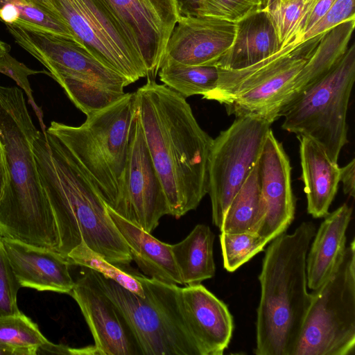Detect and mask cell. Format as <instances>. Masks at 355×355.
I'll return each mask as SVG.
<instances>
[{
  "mask_svg": "<svg viewBox=\"0 0 355 355\" xmlns=\"http://www.w3.org/2000/svg\"><path fill=\"white\" fill-rule=\"evenodd\" d=\"M355 80V44L349 46L324 76L291 99L282 109V128L316 141L338 163L348 142L347 113Z\"/></svg>",
  "mask_w": 355,
  "mask_h": 355,
  "instance_id": "7",
  "label": "cell"
},
{
  "mask_svg": "<svg viewBox=\"0 0 355 355\" xmlns=\"http://www.w3.org/2000/svg\"><path fill=\"white\" fill-rule=\"evenodd\" d=\"M281 49L268 11L259 10L236 22L233 42L215 66L230 70L243 69L270 57Z\"/></svg>",
  "mask_w": 355,
  "mask_h": 355,
  "instance_id": "20",
  "label": "cell"
},
{
  "mask_svg": "<svg viewBox=\"0 0 355 355\" xmlns=\"http://www.w3.org/2000/svg\"><path fill=\"white\" fill-rule=\"evenodd\" d=\"M219 237L224 268L230 272L261 252L268 243L256 233L220 232Z\"/></svg>",
  "mask_w": 355,
  "mask_h": 355,
  "instance_id": "32",
  "label": "cell"
},
{
  "mask_svg": "<svg viewBox=\"0 0 355 355\" xmlns=\"http://www.w3.org/2000/svg\"><path fill=\"white\" fill-rule=\"evenodd\" d=\"M307 7L306 0L280 1L266 10L274 24L282 48L295 36L307 12Z\"/></svg>",
  "mask_w": 355,
  "mask_h": 355,
  "instance_id": "33",
  "label": "cell"
},
{
  "mask_svg": "<svg viewBox=\"0 0 355 355\" xmlns=\"http://www.w3.org/2000/svg\"><path fill=\"white\" fill-rule=\"evenodd\" d=\"M352 208L344 203L329 213L316 231L306 256L307 286L318 288L334 269L346 247Z\"/></svg>",
  "mask_w": 355,
  "mask_h": 355,
  "instance_id": "23",
  "label": "cell"
},
{
  "mask_svg": "<svg viewBox=\"0 0 355 355\" xmlns=\"http://www.w3.org/2000/svg\"><path fill=\"white\" fill-rule=\"evenodd\" d=\"M145 142L162 183L170 214L197 208L207 194V166L213 143L186 98L155 79L135 92Z\"/></svg>",
  "mask_w": 355,
  "mask_h": 355,
  "instance_id": "1",
  "label": "cell"
},
{
  "mask_svg": "<svg viewBox=\"0 0 355 355\" xmlns=\"http://www.w3.org/2000/svg\"><path fill=\"white\" fill-rule=\"evenodd\" d=\"M293 355H353L355 350V241L311 293Z\"/></svg>",
  "mask_w": 355,
  "mask_h": 355,
  "instance_id": "8",
  "label": "cell"
},
{
  "mask_svg": "<svg viewBox=\"0 0 355 355\" xmlns=\"http://www.w3.org/2000/svg\"><path fill=\"white\" fill-rule=\"evenodd\" d=\"M318 0H306V3H307V5H308V7H307V12L305 15V16L307 15V13L310 11V10L311 9V8L313 6V5L315 4V3ZM304 16V17H305ZM303 18V19H304ZM303 20V19H302Z\"/></svg>",
  "mask_w": 355,
  "mask_h": 355,
  "instance_id": "46",
  "label": "cell"
},
{
  "mask_svg": "<svg viewBox=\"0 0 355 355\" xmlns=\"http://www.w3.org/2000/svg\"><path fill=\"white\" fill-rule=\"evenodd\" d=\"M288 0H282V2L288 1Z\"/></svg>",
  "mask_w": 355,
  "mask_h": 355,
  "instance_id": "47",
  "label": "cell"
},
{
  "mask_svg": "<svg viewBox=\"0 0 355 355\" xmlns=\"http://www.w3.org/2000/svg\"><path fill=\"white\" fill-rule=\"evenodd\" d=\"M355 18V0H335L324 15L302 36L301 42L324 34L338 24Z\"/></svg>",
  "mask_w": 355,
  "mask_h": 355,
  "instance_id": "37",
  "label": "cell"
},
{
  "mask_svg": "<svg viewBox=\"0 0 355 355\" xmlns=\"http://www.w3.org/2000/svg\"><path fill=\"white\" fill-rule=\"evenodd\" d=\"M69 295L88 324L98 355H142L121 311L85 271Z\"/></svg>",
  "mask_w": 355,
  "mask_h": 355,
  "instance_id": "15",
  "label": "cell"
},
{
  "mask_svg": "<svg viewBox=\"0 0 355 355\" xmlns=\"http://www.w3.org/2000/svg\"><path fill=\"white\" fill-rule=\"evenodd\" d=\"M266 214L260 187L259 159L231 201L220 227V232L257 234Z\"/></svg>",
  "mask_w": 355,
  "mask_h": 355,
  "instance_id": "26",
  "label": "cell"
},
{
  "mask_svg": "<svg viewBox=\"0 0 355 355\" xmlns=\"http://www.w3.org/2000/svg\"><path fill=\"white\" fill-rule=\"evenodd\" d=\"M235 33V22L206 16L180 17L162 62L215 66L230 48Z\"/></svg>",
  "mask_w": 355,
  "mask_h": 355,
  "instance_id": "17",
  "label": "cell"
},
{
  "mask_svg": "<svg viewBox=\"0 0 355 355\" xmlns=\"http://www.w3.org/2000/svg\"><path fill=\"white\" fill-rule=\"evenodd\" d=\"M322 35L288 44L270 57L236 70L218 68L216 87L202 96L223 105L236 118L253 116L272 123L288 102L294 81Z\"/></svg>",
  "mask_w": 355,
  "mask_h": 355,
  "instance_id": "6",
  "label": "cell"
},
{
  "mask_svg": "<svg viewBox=\"0 0 355 355\" xmlns=\"http://www.w3.org/2000/svg\"><path fill=\"white\" fill-rule=\"evenodd\" d=\"M271 124L258 117H238L213 139L207 193L212 222L219 229L231 201L259 159Z\"/></svg>",
  "mask_w": 355,
  "mask_h": 355,
  "instance_id": "10",
  "label": "cell"
},
{
  "mask_svg": "<svg viewBox=\"0 0 355 355\" xmlns=\"http://www.w3.org/2000/svg\"><path fill=\"white\" fill-rule=\"evenodd\" d=\"M315 232L312 222H302L293 233L272 240L266 250L259 275L257 355L293 354L312 299L306 256Z\"/></svg>",
  "mask_w": 355,
  "mask_h": 355,
  "instance_id": "4",
  "label": "cell"
},
{
  "mask_svg": "<svg viewBox=\"0 0 355 355\" xmlns=\"http://www.w3.org/2000/svg\"><path fill=\"white\" fill-rule=\"evenodd\" d=\"M54 80L86 116L109 106L125 94L75 78L59 77Z\"/></svg>",
  "mask_w": 355,
  "mask_h": 355,
  "instance_id": "31",
  "label": "cell"
},
{
  "mask_svg": "<svg viewBox=\"0 0 355 355\" xmlns=\"http://www.w3.org/2000/svg\"><path fill=\"white\" fill-rule=\"evenodd\" d=\"M180 17L197 16L203 0H175Z\"/></svg>",
  "mask_w": 355,
  "mask_h": 355,
  "instance_id": "40",
  "label": "cell"
},
{
  "mask_svg": "<svg viewBox=\"0 0 355 355\" xmlns=\"http://www.w3.org/2000/svg\"><path fill=\"white\" fill-rule=\"evenodd\" d=\"M0 355H27L24 350L15 349L0 343Z\"/></svg>",
  "mask_w": 355,
  "mask_h": 355,
  "instance_id": "43",
  "label": "cell"
},
{
  "mask_svg": "<svg viewBox=\"0 0 355 355\" xmlns=\"http://www.w3.org/2000/svg\"><path fill=\"white\" fill-rule=\"evenodd\" d=\"M354 26L355 18L348 19L322 35L296 77L288 102L324 76L336 64L349 47Z\"/></svg>",
  "mask_w": 355,
  "mask_h": 355,
  "instance_id": "25",
  "label": "cell"
},
{
  "mask_svg": "<svg viewBox=\"0 0 355 355\" xmlns=\"http://www.w3.org/2000/svg\"><path fill=\"white\" fill-rule=\"evenodd\" d=\"M262 10V0H203L197 16L237 22L249 14Z\"/></svg>",
  "mask_w": 355,
  "mask_h": 355,
  "instance_id": "34",
  "label": "cell"
},
{
  "mask_svg": "<svg viewBox=\"0 0 355 355\" xmlns=\"http://www.w3.org/2000/svg\"><path fill=\"white\" fill-rule=\"evenodd\" d=\"M48 342L38 326L22 312L0 317V343L37 355V349Z\"/></svg>",
  "mask_w": 355,
  "mask_h": 355,
  "instance_id": "30",
  "label": "cell"
},
{
  "mask_svg": "<svg viewBox=\"0 0 355 355\" xmlns=\"http://www.w3.org/2000/svg\"><path fill=\"white\" fill-rule=\"evenodd\" d=\"M0 20L5 24L46 31L76 42L67 26L35 0H0Z\"/></svg>",
  "mask_w": 355,
  "mask_h": 355,
  "instance_id": "27",
  "label": "cell"
},
{
  "mask_svg": "<svg viewBox=\"0 0 355 355\" xmlns=\"http://www.w3.org/2000/svg\"><path fill=\"white\" fill-rule=\"evenodd\" d=\"M49 354L76 355V348H71L64 345H55L49 341L40 347L37 351V355Z\"/></svg>",
  "mask_w": 355,
  "mask_h": 355,
  "instance_id": "41",
  "label": "cell"
},
{
  "mask_svg": "<svg viewBox=\"0 0 355 355\" xmlns=\"http://www.w3.org/2000/svg\"><path fill=\"white\" fill-rule=\"evenodd\" d=\"M32 150L55 221L58 252L67 261L69 254L84 241L115 266H129L132 261L130 250L107 204L66 146L55 135L37 130Z\"/></svg>",
  "mask_w": 355,
  "mask_h": 355,
  "instance_id": "2",
  "label": "cell"
},
{
  "mask_svg": "<svg viewBox=\"0 0 355 355\" xmlns=\"http://www.w3.org/2000/svg\"><path fill=\"white\" fill-rule=\"evenodd\" d=\"M0 73L14 80L17 85L25 92L28 103L31 105L40 121L42 132L46 131L45 125L43 121V113L41 108L37 105L33 98V91L28 81V76L37 73H46L49 76V72L45 70L37 71L31 69L24 63L17 60L8 52L0 57Z\"/></svg>",
  "mask_w": 355,
  "mask_h": 355,
  "instance_id": "36",
  "label": "cell"
},
{
  "mask_svg": "<svg viewBox=\"0 0 355 355\" xmlns=\"http://www.w3.org/2000/svg\"><path fill=\"white\" fill-rule=\"evenodd\" d=\"M20 288L0 236V317L21 312L17 305Z\"/></svg>",
  "mask_w": 355,
  "mask_h": 355,
  "instance_id": "35",
  "label": "cell"
},
{
  "mask_svg": "<svg viewBox=\"0 0 355 355\" xmlns=\"http://www.w3.org/2000/svg\"><path fill=\"white\" fill-rule=\"evenodd\" d=\"M135 114V92L125 93L116 102L87 116L79 126L52 121L46 130L66 146L104 202L113 209Z\"/></svg>",
  "mask_w": 355,
  "mask_h": 355,
  "instance_id": "5",
  "label": "cell"
},
{
  "mask_svg": "<svg viewBox=\"0 0 355 355\" xmlns=\"http://www.w3.org/2000/svg\"><path fill=\"white\" fill-rule=\"evenodd\" d=\"M340 181L343 185V191L346 195L355 196V159H352L344 167H340Z\"/></svg>",
  "mask_w": 355,
  "mask_h": 355,
  "instance_id": "39",
  "label": "cell"
},
{
  "mask_svg": "<svg viewBox=\"0 0 355 355\" xmlns=\"http://www.w3.org/2000/svg\"><path fill=\"white\" fill-rule=\"evenodd\" d=\"M282 0H262V10H267L273 4Z\"/></svg>",
  "mask_w": 355,
  "mask_h": 355,
  "instance_id": "45",
  "label": "cell"
},
{
  "mask_svg": "<svg viewBox=\"0 0 355 355\" xmlns=\"http://www.w3.org/2000/svg\"><path fill=\"white\" fill-rule=\"evenodd\" d=\"M297 137L307 211L313 218H324L329 213L338 191L340 167L316 141L304 136Z\"/></svg>",
  "mask_w": 355,
  "mask_h": 355,
  "instance_id": "21",
  "label": "cell"
},
{
  "mask_svg": "<svg viewBox=\"0 0 355 355\" xmlns=\"http://www.w3.org/2000/svg\"><path fill=\"white\" fill-rule=\"evenodd\" d=\"M178 302L198 355H221L231 340L234 322L227 305L201 284L177 286Z\"/></svg>",
  "mask_w": 355,
  "mask_h": 355,
  "instance_id": "18",
  "label": "cell"
},
{
  "mask_svg": "<svg viewBox=\"0 0 355 355\" xmlns=\"http://www.w3.org/2000/svg\"><path fill=\"white\" fill-rule=\"evenodd\" d=\"M291 165L272 130L268 132L259 157V180L266 214L257 234L270 243L286 232L295 218Z\"/></svg>",
  "mask_w": 355,
  "mask_h": 355,
  "instance_id": "16",
  "label": "cell"
},
{
  "mask_svg": "<svg viewBox=\"0 0 355 355\" xmlns=\"http://www.w3.org/2000/svg\"><path fill=\"white\" fill-rule=\"evenodd\" d=\"M155 79L180 18L175 0H103Z\"/></svg>",
  "mask_w": 355,
  "mask_h": 355,
  "instance_id": "13",
  "label": "cell"
},
{
  "mask_svg": "<svg viewBox=\"0 0 355 355\" xmlns=\"http://www.w3.org/2000/svg\"><path fill=\"white\" fill-rule=\"evenodd\" d=\"M10 46L0 40V57L6 53L10 52Z\"/></svg>",
  "mask_w": 355,
  "mask_h": 355,
  "instance_id": "44",
  "label": "cell"
},
{
  "mask_svg": "<svg viewBox=\"0 0 355 355\" xmlns=\"http://www.w3.org/2000/svg\"><path fill=\"white\" fill-rule=\"evenodd\" d=\"M164 85L184 98L205 95L216 85L218 70L216 66H189L164 61L158 71Z\"/></svg>",
  "mask_w": 355,
  "mask_h": 355,
  "instance_id": "28",
  "label": "cell"
},
{
  "mask_svg": "<svg viewBox=\"0 0 355 355\" xmlns=\"http://www.w3.org/2000/svg\"><path fill=\"white\" fill-rule=\"evenodd\" d=\"M114 210L149 233L158 226L162 216L170 214L166 195L145 142L137 107Z\"/></svg>",
  "mask_w": 355,
  "mask_h": 355,
  "instance_id": "11",
  "label": "cell"
},
{
  "mask_svg": "<svg viewBox=\"0 0 355 355\" xmlns=\"http://www.w3.org/2000/svg\"><path fill=\"white\" fill-rule=\"evenodd\" d=\"M37 130L23 92L0 85V144L7 171L0 200V236L58 252L55 221L32 150Z\"/></svg>",
  "mask_w": 355,
  "mask_h": 355,
  "instance_id": "3",
  "label": "cell"
},
{
  "mask_svg": "<svg viewBox=\"0 0 355 355\" xmlns=\"http://www.w3.org/2000/svg\"><path fill=\"white\" fill-rule=\"evenodd\" d=\"M15 41L40 62L53 79L67 77L125 93L129 82L76 42L52 33L6 24Z\"/></svg>",
  "mask_w": 355,
  "mask_h": 355,
  "instance_id": "12",
  "label": "cell"
},
{
  "mask_svg": "<svg viewBox=\"0 0 355 355\" xmlns=\"http://www.w3.org/2000/svg\"><path fill=\"white\" fill-rule=\"evenodd\" d=\"M71 266H79L92 269L109 278L137 295L145 297V292L140 282L132 275L107 261L98 253L88 247L84 241L68 255Z\"/></svg>",
  "mask_w": 355,
  "mask_h": 355,
  "instance_id": "29",
  "label": "cell"
},
{
  "mask_svg": "<svg viewBox=\"0 0 355 355\" xmlns=\"http://www.w3.org/2000/svg\"><path fill=\"white\" fill-rule=\"evenodd\" d=\"M60 19L76 42L130 84L147 77L146 66L103 0H35Z\"/></svg>",
  "mask_w": 355,
  "mask_h": 355,
  "instance_id": "9",
  "label": "cell"
},
{
  "mask_svg": "<svg viewBox=\"0 0 355 355\" xmlns=\"http://www.w3.org/2000/svg\"><path fill=\"white\" fill-rule=\"evenodd\" d=\"M214 237L209 226L198 224L184 240L171 245L183 285L200 284L214 277Z\"/></svg>",
  "mask_w": 355,
  "mask_h": 355,
  "instance_id": "24",
  "label": "cell"
},
{
  "mask_svg": "<svg viewBox=\"0 0 355 355\" xmlns=\"http://www.w3.org/2000/svg\"><path fill=\"white\" fill-rule=\"evenodd\" d=\"M108 214L126 243L132 259L149 278L170 284L183 285L171 245L163 243L118 214L107 205Z\"/></svg>",
  "mask_w": 355,
  "mask_h": 355,
  "instance_id": "22",
  "label": "cell"
},
{
  "mask_svg": "<svg viewBox=\"0 0 355 355\" xmlns=\"http://www.w3.org/2000/svg\"><path fill=\"white\" fill-rule=\"evenodd\" d=\"M7 183V171L3 149L0 144V200L3 196L4 189Z\"/></svg>",
  "mask_w": 355,
  "mask_h": 355,
  "instance_id": "42",
  "label": "cell"
},
{
  "mask_svg": "<svg viewBox=\"0 0 355 355\" xmlns=\"http://www.w3.org/2000/svg\"><path fill=\"white\" fill-rule=\"evenodd\" d=\"M335 0H318L299 25L293 37L302 39L303 35L328 11Z\"/></svg>",
  "mask_w": 355,
  "mask_h": 355,
  "instance_id": "38",
  "label": "cell"
},
{
  "mask_svg": "<svg viewBox=\"0 0 355 355\" xmlns=\"http://www.w3.org/2000/svg\"><path fill=\"white\" fill-rule=\"evenodd\" d=\"M21 287L69 294L75 285L69 263L58 252L2 237Z\"/></svg>",
  "mask_w": 355,
  "mask_h": 355,
  "instance_id": "19",
  "label": "cell"
},
{
  "mask_svg": "<svg viewBox=\"0 0 355 355\" xmlns=\"http://www.w3.org/2000/svg\"><path fill=\"white\" fill-rule=\"evenodd\" d=\"M85 268L123 313L142 355H193L164 313L148 297H140L96 271Z\"/></svg>",
  "mask_w": 355,
  "mask_h": 355,
  "instance_id": "14",
  "label": "cell"
}]
</instances>
